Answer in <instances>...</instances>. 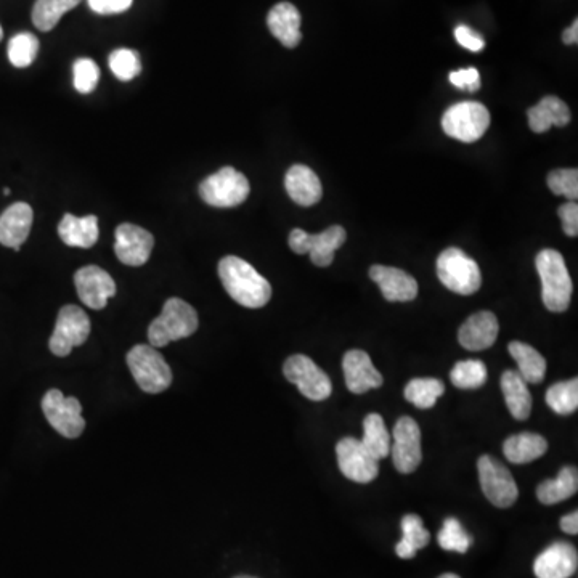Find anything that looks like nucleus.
I'll return each mask as SVG.
<instances>
[{
	"instance_id": "1",
	"label": "nucleus",
	"mask_w": 578,
	"mask_h": 578,
	"mask_svg": "<svg viewBox=\"0 0 578 578\" xmlns=\"http://www.w3.org/2000/svg\"><path fill=\"white\" fill-rule=\"evenodd\" d=\"M219 277L233 301L248 309H261L272 298V286L253 265L237 256L219 262Z\"/></svg>"
},
{
	"instance_id": "2",
	"label": "nucleus",
	"mask_w": 578,
	"mask_h": 578,
	"mask_svg": "<svg viewBox=\"0 0 578 578\" xmlns=\"http://www.w3.org/2000/svg\"><path fill=\"white\" fill-rule=\"evenodd\" d=\"M535 264L542 280V299L546 309L556 314L566 312L574 285L564 257L554 249H543L542 253H538Z\"/></svg>"
},
{
	"instance_id": "3",
	"label": "nucleus",
	"mask_w": 578,
	"mask_h": 578,
	"mask_svg": "<svg viewBox=\"0 0 578 578\" xmlns=\"http://www.w3.org/2000/svg\"><path fill=\"white\" fill-rule=\"evenodd\" d=\"M198 314L184 299H167L163 312L148 328L150 346L164 347L169 342L188 338L198 330Z\"/></svg>"
},
{
	"instance_id": "4",
	"label": "nucleus",
	"mask_w": 578,
	"mask_h": 578,
	"mask_svg": "<svg viewBox=\"0 0 578 578\" xmlns=\"http://www.w3.org/2000/svg\"><path fill=\"white\" fill-rule=\"evenodd\" d=\"M437 277L445 288L461 296L477 293L482 285L479 265L458 248L445 249L437 259Z\"/></svg>"
},
{
	"instance_id": "5",
	"label": "nucleus",
	"mask_w": 578,
	"mask_h": 578,
	"mask_svg": "<svg viewBox=\"0 0 578 578\" xmlns=\"http://www.w3.org/2000/svg\"><path fill=\"white\" fill-rule=\"evenodd\" d=\"M126 360L127 367L143 392L159 394L171 386V367L167 365L156 347L148 346V344L132 347Z\"/></svg>"
},
{
	"instance_id": "6",
	"label": "nucleus",
	"mask_w": 578,
	"mask_h": 578,
	"mask_svg": "<svg viewBox=\"0 0 578 578\" xmlns=\"http://www.w3.org/2000/svg\"><path fill=\"white\" fill-rule=\"evenodd\" d=\"M251 192L248 179L235 167L225 166L200 184L204 203L214 208H235L245 203Z\"/></svg>"
},
{
	"instance_id": "7",
	"label": "nucleus",
	"mask_w": 578,
	"mask_h": 578,
	"mask_svg": "<svg viewBox=\"0 0 578 578\" xmlns=\"http://www.w3.org/2000/svg\"><path fill=\"white\" fill-rule=\"evenodd\" d=\"M489 126V110L479 102L456 103L442 116V129L445 134L463 143H473L481 139Z\"/></svg>"
},
{
	"instance_id": "8",
	"label": "nucleus",
	"mask_w": 578,
	"mask_h": 578,
	"mask_svg": "<svg viewBox=\"0 0 578 578\" xmlns=\"http://www.w3.org/2000/svg\"><path fill=\"white\" fill-rule=\"evenodd\" d=\"M346 230L341 225L326 228L325 232L310 235L301 228H294L289 233V248L296 254H310V261L317 267H328L333 264L336 249L346 241Z\"/></svg>"
},
{
	"instance_id": "9",
	"label": "nucleus",
	"mask_w": 578,
	"mask_h": 578,
	"mask_svg": "<svg viewBox=\"0 0 578 578\" xmlns=\"http://www.w3.org/2000/svg\"><path fill=\"white\" fill-rule=\"evenodd\" d=\"M42 412L50 426L66 439H76L86 429L81 402L76 397H65L58 389H50L44 395Z\"/></svg>"
},
{
	"instance_id": "10",
	"label": "nucleus",
	"mask_w": 578,
	"mask_h": 578,
	"mask_svg": "<svg viewBox=\"0 0 578 578\" xmlns=\"http://www.w3.org/2000/svg\"><path fill=\"white\" fill-rule=\"evenodd\" d=\"M482 492L497 508H511L519 497L516 481L503 463L484 455L477 461Z\"/></svg>"
},
{
	"instance_id": "11",
	"label": "nucleus",
	"mask_w": 578,
	"mask_h": 578,
	"mask_svg": "<svg viewBox=\"0 0 578 578\" xmlns=\"http://www.w3.org/2000/svg\"><path fill=\"white\" fill-rule=\"evenodd\" d=\"M283 373L289 383L296 384L299 392L309 400L322 402L328 399L333 386L325 371L306 355H293L283 365Z\"/></svg>"
},
{
	"instance_id": "12",
	"label": "nucleus",
	"mask_w": 578,
	"mask_h": 578,
	"mask_svg": "<svg viewBox=\"0 0 578 578\" xmlns=\"http://www.w3.org/2000/svg\"><path fill=\"white\" fill-rule=\"evenodd\" d=\"M89 334L90 320L86 312L78 306L62 307L49 341L50 352L57 357H66L74 347L82 346Z\"/></svg>"
},
{
	"instance_id": "13",
	"label": "nucleus",
	"mask_w": 578,
	"mask_h": 578,
	"mask_svg": "<svg viewBox=\"0 0 578 578\" xmlns=\"http://www.w3.org/2000/svg\"><path fill=\"white\" fill-rule=\"evenodd\" d=\"M338 466L349 481L368 484L375 481L379 473V461L354 437H344L336 445Z\"/></svg>"
},
{
	"instance_id": "14",
	"label": "nucleus",
	"mask_w": 578,
	"mask_h": 578,
	"mask_svg": "<svg viewBox=\"0 0 578 578\" xmlns=\"http://www.w3.org/2000/svg\"><path fill=\"white\" fill-rule=\"evenodd\" d=\"M391 452L395 469L399 473L412 474L421 465V429L410 416H403L395 424Z\"/></svg>"
},
{
	"instance_id": "15",
	"label": "nucleus",
	"mask_w": 578,
	"mask_h": 578,
	"mask_svg": "<svg viewBox=\"0 0 578 578\" xmlns=\"http://www.w3.org/2000/svg\"><path fill=\"white\" fill-rule=\"evenodd\" d=\"M74 285L82 304L94 310L105 309L108 301L116 294V283L110 273L97 265L79 269L74 275Z\"/></svg>"
},
{
	"instance_id": "16",
	"label": "nucleus",
	"mask_w": 578,
	"mask_h": 578,
	"mask_svg": "<svg viewBox=\"0 0 578 578\" xmlns=\"http://www.w3.org/2000/svg\"><path fill=\"white\" fill-rule=\"evenodd\" d=\"M153 246H155V238L139 225L121 224L116 228L114 253L123 264L131 265V267L147 264Z\"/></svg>"
},
{
	"instance_id": "17",
	"label": "nucleus",
	"mask_w": 578,
	"mask_h": 578,
	"mask_svg": "<svg viewBox=\"0 0 578 578\" xmlns=\"http://www.w3.org/2000/svg\"><path fill=\"white\" fill-rule=\"evenodd\" d=\"M342 368L347 389L354 394H365L371 389L383 386V376L376 370L370 355L365 351L354 349L347 352L342 359Z\"/></svg>"
},
{
	"instance_id": "18",
	"label": "nucleus",
	"mask_w": 578,
	"mask_h": 578,
	"mask_svg": "<svg viewBox=\"0 0 578 578\" xmlns=\"http://www.w3.org/2000/svg\"><path fill=\"white\" fill-rule=\"evenodd\" d=\"M370 278L375 281L389 302H410L418 296V281L403 270L386 265H373Z\"/></svg>"
},
{
	"instance_id": "19",
	"label": "nucleus",
	"mask_w": 578,
	"mask_h": 578,
	"mask_svg": "<svg viewBox=\"0 0 578 578\" xmlns=\"http://www.w3.org/2000/svg\"><path fill=\"white\" fill-rule=\"evenodd\" d=\"M497 317L489 310H482L471 315L458 331V341L468 351L479 352L489 349L498 338Z\"/></svg>"
},
{
	"instance_id": "20",
	"label": "nucleus",
	"mask_w": 578,
	"mask_h": 578,
	"mask_svg": "<svg viewBox=\"0 0 578 578\" xmlns=\"http://www.w3.org/2000/svg\"><path fill=\"white\" fill-rule=\"evenodd\" d=\"M578 566L574 546L566 542L553 543L534 562L537 578H570Z\"/></svg>"
},
{
	"instance_id": "21",
	"label": "nucleus",
	"mask_w": 578,
	"mask_h": 578,
	"mask_svg": "<svg viewBox=\"0 0 578 578\" xmlns=\"http://www.w3.org/2000/svg\"><path fill=\"white\" fill-rule=\"evenodd\" d=\"M34 212L28 203H15L0 216V245L20 251L33 227Z\"/></svg>"
},
{
	"instance_id": "22",
	"label": "nucleus",
	"mask_w": 578,
	"mask_h": 578,
	"mask_svg": "<svg viewBox=\"0 0 578 578\" xmlns=\"http://www.w3.org/2000/svg\"><path fill=\"white\" fill-rule=\"evenodd\" d=\"M285 187L289 198L304 208L314 206L322 200V182L317 174L304 164H294L293 167H289V171L286 172Z\"/></svg>"
},
{
	"instance_id": "23",
	"label": "nucleus",
	"mask_w": 578,
	"mask_h": 578,
	"mask_svg": "<svg viewBox=\"0 0 578 578\" xmlns=\"http://www.w3.org/2000/svg\"><path fill=\"white\" fill-rule=\"evenodd\" d=\"M267 26L281 44L294 49L301 42V13L289 2L275 5L267 17Z\"/></svg>"
},
{
	"instance_id": "24",
	"label": "nucleus",
	"mask_w": 578,
	"mask_h": 578,
	"mask_svg": "<svg viewBox=\"0 0 578 578\" xmlns=\"http://www.w3.org/2000/svg\"><path fill=\"white\" fill-rule=\"evenodd\" d=\"M527 118H529V126L535 134H543L548 132L551 126L564 127L570 123L569 106L562 102L561 98L548 97L542 98L538 105L532 106L527 111Z\"/></svg>"
},
{
	"instance_id": "25",
	"label": "nucleus",
	"mask_w": 578,
	"mask_h": 578,
	"mask_svg": "<svg viewBox=\"0 0 578 578\" xmlns=\"http://www.w3.org/2000/svg\"><path fill=\"white\" fill-rule=\"evenodd\" d=\"M58 235L71 248H92L100 235L97 216L76 217L66 214L58 225Z\"/></svg>"
},
{
	"instance_id": "26",
	"label": "nucleus",
	"mask_w": 578,
	"mask_h": 578,
	"mask_svg": "<svg viewBox=\"0 0 578 578\" xmlns=\"http://www.w3.org/2000/svg\"><path fill=\"white\" fill-rule=\"evenodd\" d=\"M506 460L514 465H527L542 458L548 452V442L545 437L534 432H522L508 437L503 444Z\"/></svg>"
},
{
	"instance_id": "27",
	"label": "nucleus",
	"mask_w": 578,
	"mask_h": 578,
	"mask_svg": "<svg viewBox=\"0 0 578 578\" xmlns=\"http://www.w3.org/2000/svg\"><path fill=\"white\" fill-rule=\"evenodd\" d=\"M501 391L513 418L519 421L527 420L532 412V395L522 376L517 371H505L501 376Z\"/></svg>"
},
{
	"instance_id": "28",
	"label": "nucleus",
	"mask_w": 578,
	"mask_h": 578,
	"mask_svg": "<svg viewBox=\"0 0 578 578\" xmlns=\"http://www.w3.org/2000/svg\"><path fill=\"white\" fill-rule=\"evenodd\" d=\"M509 354L516 360L519 375L527 384L542 383L546 375V360L537 349L526 342L514 341L509 344Z\"/></svg>"
},
{
	"instance_id": "29",
	"label": "nucleus",
	"mask_w": 578,
	"mask_h": 578,
	"mask_svg": "<svg viewBox=\"0 0 578 578\" xmlns=\"http://www.w3.org/2000/svg\"><path fill=\"white\" fill-rule=\"evenodd\" d=\"M578 489V471L574 466L561 469L556 479L538 485L537 497L543 505H556L567 498L574 497Z\"/></svg>"
},
{
	"instance_id": "30",
	"label": "nucleus",
	"mask_w": 578,
	"mask_h": 578,
	"mask_svg": "<svg viewBox=\"0 0 578 578\" xmlns=\"http://www.w3.org/2000/svg\"><path fill=\"white\" fill-rule=\"evenodd\" d=\"M403 538L395 546V553L402 559L415 558L418 551L428 546L431 535L424 529L423 519L416 514H407L402 519Z\"/></svg>"
},
{
	"instance_id": "31",
	"label": "nucleus",
	"mask_w": 578,
	"mask_h": 578,
	"mask_svg": "<svg viewBox=\"0 0 578 578\" xmlns=\"http://www.w3.org/2000/svg\"><path fill=\"white\" fill-rule=\"evenodd\" d=\"M363 447L367 448L376 460H383L391 453V434L387 431L383 416L370 413L363 421Z\"/></svg>"
},
{
	"instance_id": "32",
	"label": "nucleus",
	"mask_w": 578,
	"mask_h": 578,
	"mask_svg": "<svg viewBox=\"0 0 578 578\" xmlns=\"http://www.w3.org/2000/svg\"><path fill=\"white\" fill-rule=\"evenodd\" d=\"M445 386L440 379L416 378L405 386V399L420 410H429L444 395Z\"/></svg>"
},
{
	"instance_id": "33",
	"label": "nucleus",
	"mask_w": 578,
	"mask_h": 578,
	"mask_svg": "<svg viewBox=\"0 0 578 578\" xmlns=\"http://www.w3.org/2000/svg\"><path fill=\"white\" fill-rule=\"evenodd\" d=\"M548 407L558 415H570L578 408V379L553 384L546 392Z\"/></svg>"
},
{
	"instance_id": "34",
	"label": "nucleus",
	"mask_w": 578,
	"mask_h": 578,
	"mask_svg": "<svg viewBox=\"0 0 578 578\" xmlns=\"http://www.w3.org/2000/svg\"><path fill=\"white\" fill-rule=\"evenodd\" d=\"M450 381L460 389H477L487 381V367L481 360H461L453 367Z\"/></svg>"
},
{
	"instance_id": "35",
	"label": "nucleus",
	"mask_w": 578,
	"mask_h": 578,
	"mask_svg": "<svg viewBox=\"0 0 578 578\" xmlns=\"http://www.w3.org/2000/svg\"><path fill=\"white\" fill-rule=\"evenodd\" d=\"M440 548L453 553L465 554L473 545V537L466 534V530L461 526V522L456 517H448L444 522V527L437 537Z\"/></svg>"
},
{
	"instance_id": "36",
	"label": "nucleus",
	"mask_w": 578,
	"mask_h": 578,
	"mask_svg": "<svg viewBox=\"0 0 578 578\" xmlns=\"http://www.w3.org/2000/svg\"><path fill=\"white\" fill-rule=\"evenodd\" d=\"M39 53V41L31 33H20L9 42V60L15 68H28L33 65Z\"/></svg>"
},
{
	"instance_id": "37",
	"label": "nucleus",
	"mask_w": 578,
	"mask_h": 578,
	"mask_svg": "<svg viewBox=\"0 0 578 578\" xmlns=\"http://www.w3.org/2000/svg\"><path fill=\"white\" fill-rule=\"evenodd\" d=\"M110 70L119 81L129 82L142 71V60L139 53L131 49H118L111 52Z\"/></svg>"
},
{
	"instance_id": "38",
	"label": "nucleus",
	"mask_w": 578,
	"mask_h": 578,
	"mask_svg": "<svg viewBox=\"0 0 578 578\" xmlns=\"http://www.w3.org/2000/svg\"><path fill=\"white\" fill-rule=\"evenodd\" d=\"M74 87L79 94H90L94 92L100 81V68L97 63L90 58H79L73 66Z\"/></svg>"
},
{
	"instance_id": "39",
	"label": "nucleus",
	"mask_w": 578,
	"mask_h": 578,
	"mask_svg": "<svg viewBox=\"0 0 578 578\" xmlns=\"http://www.w3.org/2000/svg\"><path fill=\"white\" fill-rule=\"evenodd\" d=\"M548 187L554 195H562L575 201L578 198L577 169H556L548 176Z\"/></svg>"
},
{
	"instance_id": "40",
	"label": "nucleus",
	"mask_w": 578,
	"mask_h": 578,
	"mask_svg": "<svg viewBox=\"0 0 578 578\" xmlns=\"http://www.w3.org/2000/svg\"><path fill=\"white\" fill-rule=\"evenodd\" d=\"M33 23L42 33H49L53 28H57L62 20V13L58 12L52 0H36L33 7Z\"/></svg>"
},
{
	"instance_id": "41",
	"label": "nucleus",
	"mask_w": 578,
	"mask_h": 578,
	"mask_svg": "<svg viewBox=\"0 0 578 578\" xmlns=\"http://www.w3.org/2000/svg\"><path fill=\"white\" fill-rule=\"evenodd\" d=\"M450 82L458 89L476 92L481 87V76H479V71L476 68H466V70L452 71Z\"/></svg>"
},
{
	"instance_id": "42",
	"label": "nucleus",
	"mask_w": 578,
	"mask_h": 578,
	"mask_svg": "<svg viewBox=\"0 0 578 578\" xmlns=\"http://www.w3.org/2000/svg\"><path fill=\"white\" fill-rule=\"evenodd\" d=\"M90 9L98 15H118L131 9L134 0H87Z\"/></svg>"
},
{
	"instance_id": "43",
	"label": "nucleus",
	"mask_w": 578,
	"mask_h": 578,
	"mask_svg": "<svg viewBox=\"0 0 578 578\" xmlns=\"http://www.w3.org/2000/svg\"><path fill=\"white\" fill-rule=\"evenodd\" d=\"M558 216L561 217L562 228L567 237H577L578 235V204L575 201L562 204L558 209Z\"/></svg>"
},
{
	"instance_id": "44",
	"label": "nucleus",
	"mask_w": 578,
	"mask_h": 578,
	"mask_svg": "<svg viewBox=\"0 0 578 578\" xmlns=\"http://www.w3.org/2000/svg\"><path fill=\"white\" fill-rule=\"evenodd\" d=\"M455 39L461 47L471 50V52H481L485 47L484 39L482 36L469 28V26L460 25L455 29Z\"/></svg>"
},
{
	"instance_id": "45",
	"label": "nucleus",
	"mask_w": 578,
	"mask_h": 578,
	"mask_svg": "<svg viewBox=\"0 0 578 578\" xmlns=\"http://www.w3.org/2000/svg\"><path fill=\"white\" fill-rule=\"evenodd\" d=\"M561 529L569 535L578 534V513L574 511L572 514H567V516L561 519Z\"/></svg>"
},
{
	"instance_id": "46",
	"label": "nucleus",
	"mask_w": 578,
	"mask_h": 578,
	"mask_svg": "<svg viewBox=\"0 0 578 578\" xmlns=\"http://www.w3.org/2000/svg\"><path fill=\"white\" fill-rule=\"evenodd\" d=\"M562 42L567 45H575L578 42V21L575 20L572 26L562 33Z\"/></svg>"
},
{
	"instance_id": "47",
	"label": "nucleus",
	"mask_w": 578,
	"mask_h": 578,
	"mask_svg": "<svg viewBox=\"0 0 578 578\" xmlns=\"http://www.w3.org/2000/svg\"><path fill=\"white\" fill-rule=\"evenodd\" d=\"M52 2L53 5H55V9L62 13V15H65V13L76 9V7L81 4L82 0H52Z\"/></svg>"
},
{
	"instance_id": "48",
	"label": "nucleus",
	"mask_w": 578,
	"mask_h": 578,
	"mask_svg": "<svg viewBox=\"0 0 578 578\" xmlns=\"http://www.w3.org/2000/svg\"><path fill=\"white\" fill-rule=\"evenodd\" d=\"M439 578H461L460 575H456V574H444V575H440Z\"/></svg>"
},
{
	"instance_id": "49",
	"label": "nucleus",
	"mask_w": 578,
	"mask_h": 578,
	"mask_svg": "<svg viewBox=\"0 0 578 578\" xmlns=\"http://www.w3.org/2000/svg\"><path fill=\"white\" fill-rule=\"evenodd\" d=\"M2 37H4V29L0 26V41H2Z\"/></svg>"
},
{
	"instance_id": "50",
	"label": "nucleus",
	"mask_w": 578,
	"mask_h": 578,
	"mask_svg": "<svg viewBox=\"0 0 578 578\" xmlns=\"http://www.w3.org/2000/svg\"><path fill=\"white\" fill-rule=\"evenodd\" d=\"M4 195H5V196H9V195H10V188H5V190H4Z\"/></svg>"
},
{
	"instance_id": "51",
	"label": "nucleus",
	"mask_w": 578,
	"mask_h": 578,
	"mask_svg": "<svg viewBox=\"0 0 578 578\" xmlns=\"http://www.w3.org/2000/svg\"><path fill=\"white\" fill-rule=\"evenodd\" d=\"M235 578H256V577H249V575H240V577H235Z\"/></svg>"
}]
</instances>
